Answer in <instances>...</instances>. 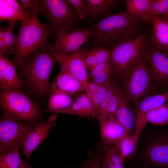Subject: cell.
I'll return each instance as SVG.
<instances>
[{"label": "cell", "mask_w": 168, "mask_h": 168, "mask_svg": "<svg viewBox=\"0 0 168 168\" xmlns=\"http://www.w3.org/2000/svg\"><path fill=\"white\" fill-rule=\"evenodd\" d=\"M141 20L126 12H119L96 24L92 35L98 45L112 49L135 37Z\"/></svg>", "instance_id": "1"}, {"label": "cell", "mask_w": 168, "mask_h": 168, "mask_svg": "<svg viewBox=\"0 0 168 168\" xmlns=\"http://www.w3.org/2000/svg\"><path fill=\"white\" fill-rule=\"evenodd\" d=\"M39 14L37 12L27 20L21 21L13 61L18 66L35 51L46 47L53 49V43L48 41L53 33L48 26L40 22Z\"/></svg>", "instance_id": "2"}, {"label": "cell", "mask_w": 168, "mask_h": 168, "mask_svg": "<svg viewBox=\"0 0 168 168\" xmlns=\"http://www.w3.org/2000/svg\"><path fill=\"white\" fill-rule=\"evenodd\" d=\"M56 61L52 48L46 47L33 53L18 67L34 90L44 94L48 90L50 74Z\"/></svg>", "instance_id": "3"}, {"label": "cell", "mask_w": 168, "mask_h": 168, "mask_svg": "<svg viewBox=\"0 0 168 168\" xmlns=\"http://www.w3.org/2000/svg\"><path fill=\"white\" fill-rule=\"evenodd\" d=\"M120 90L130 102L136 104L154 84L144 56L134 66L117 79Z\"/></svg>", "instance_id": "4"}, {"label": "cell", "mask_w": 168, "mask_h": 168, "mask_svg": "<svg viewBox=\"0 0 168 168\" xmlns=\"http://www.w3.org/2000/svg\"><path fill=\"white\" fill-rule=\"evenodd\" d=\"M149 40L140 35L111 50V77L117 79L134 66L145 55Z\"/></svg>", "instance_id": "5"}, {"label": "cell", "mask_w": 168, "mask_h": 168, "mask_svg": "<svg viewBox=\"0 0 168 168\" xmlns=\"http://www.w3.org/2000/svg\"><path fill=\"white\" fill-rule=\"evenodd\" d=\"M0 107L3 114L32 123L41 116L38 105L21 90L0 89Z\"/></svg>", "instance_id": "6"}, {"label": "cell", "mask_w": 168, "mask_h": 168, "mask_svg": "<svg viewBox=\"0 0 168 168\" xmlns=\"http://www.w3.org/2000/svg\"><path fill=\"white\" fill-rule=\"evenodd\" d=\"M37 12L44 16L54 34L75 29L79 19L68 0H40Z\"/></svg>", "instance_id": "7"}, {"label": "cell", "mask_w": 168, "mask_h": 168, "mask_svg": "<svg viewBox=\"0 0 168 168\" xmlns=\"http://www.w3.org/2000/svg\"><path fill=\"white\" fill-rule=\"evenodd\" d=\"M140 155L137 160L139 165L168 168V127L155 131Z\"/></svg>", "instance_id": "8"}, {"label": "cell", "mask_w": 168, "mask_h": 168, "mask_svg": "<svg viewBox=\"0 0 168 168\" xmlns=\"http://www.w3.org/2000/svg\"><path fill=\"white\" fill-rule=\"evenodd\" d=\"M20 121L3 114L1 117L0 154L22 147L26 136L35 125Z\"/></svg>", "instance_id": "9"}, {"label": "cell", "mask_w": 168, "mask_h": 168, "mask_svg": "<svg viewBox=\"0 0 168 168\" xmlns=\"http://www.w3.org/2000/svg\"><path fill=\"white\" fill-rule=\"evenodd\" d=\"M144 56L154 85L168 86V50L149 40Z\"/></svg>", "instance_id": "10"}, {"label": "cell", "mask_w": 168, "mask_h": 168, "mask_svg": "<svg viewBox=\"0 0 168 168\" xmlns=\"http://www.w3.org/2000/svg\"><path fill=\"white\" fill-rule=\"evenodd\" d=\"M92 33V30L87 28L74 29L58 32L55 34L53 51L60 54L73 52L88 41Z\"/></svg>", "instance_id": "11"}, {"label": "cell", "mask_w": 168, "mask_h": 168, "mask_svg": "<svg viewBox=\"0 0 168 168\" xmlns=\"http://www.w3.org/2000/svg\"><path fill=\"white\" fill-rule=\"evenodd\" d=\"M87 51L86 47H81L68 54H60L54 53L60 67L65 69L77 80L84 89L89 82L87 69L84 61V55Z\"/></svg>", "instance_id": "12"}, {"label": "cell", "mask_w": 168, "mask_h": 168, "mask_svg": "<svg viewBox=\"0 0 168 168\" xmlns=\"http://www.w3.org/2000/svg\"><path fill=\"white\" fill-rule=\"evenodd\" d=\"M57 116V113L50 115L47 121L37 124L27 134L22 147L23 152L27 159L41 142L48 138L49 130L55 125V121Z\"/></svg>", "instance_id": "13"}, {"label": "cell", "mask_w": 168, "mask_h": 168, "mask_svg": "<svg viewBox=\"0 0 168 168\" xmlns=\"http://www.w3.org/2000/svg\"><path fill=\"white\" fill-rule=\"evenodd\" d=\"M168 100V91L153 95H147L140 100L136 104V124L135 136L139 138L146 123L145 117L150 110L161 106Z\"/></svg>", "instance_id": "14"}, {"label": "cell", "mask_w": 168, "mask_h": 168, "mask_svg": "<svg viewBox=\"0 0 168 168\" xmlns=\"http://www.w3.org/2000/svg\"><path fill=\"white\" fill-rule=\"evenodd\" d=\"M52 93L63 94L74 97L82 92L84 89L81 83L64 68L60 67L59 72L50 86Z\"/></svg>", "instance_id": "15"}, {"label": "cell", "mask_w": 168, "mask_h": 168, "mask_svg": "<svg viewBox=\"0 0 168 168\" xmlns=\"http://www.w3.org/2000/svg\"><path fill=\"white\" fill-rule=\"evenodd\" d=\"M99 122L101 139L107 144V148L117 145L128 133L116 117L109 116Z\"/></svg>", "instance_id": "16"}, {"label": "cell", "mask_w": 168, "mask_h": 168, "mask_svg": "<svg viewBox=\"0 0 168 168\" xmlns=\"http://www.w3.org/2000/svg\"><path fill=\"white\" fill-rule=\"evenodd\" d=\"M37 12L24 8L16 0H0V20L16 22L25 21Z\"/></svg>", "instance_id": "17"}, {"label": "cell", "mask_w": 168, "mask_h": 168, "mask_svg": "<svg viewBox=\"0 0 168 168\" xmlns=\"http://www.w3.org/2000/svg\"><path fill=\"white\" fill-rule=\"evenodd\" d=\"M55 113L71 114L80 117L96 119L98 116V110L85 93L76 98L68 107Z\"/></svg>", "instance_id": "18"}, {"label": "cell", "mask_w": 168, "mask_h": 168, "mask_svg": "<svg viewBox=\"0 0 168 168\" xmlns=\"http://www.w3.org/2000/svg\"><path fill=\"white\" fill-rule=\"evenodd\" d=\"M119 88L115 82L110 79L105 97L100 104L97 119L98 122L109 116L116 117L119 107Z\"/></svg>", "instance_id": "19"}, {"label": "cell", "mask_w": 168, "mask_h": 168, "mask_svg": "<svg viewBox=\"0 0 168 168\" xmlns=\"http://www.w3.org/2000/svg\"><path fill=\"white\" fill-rule=\"evenodd\" d=\"M130 102L119 89V107L116 117L125 128L128 133L135 134L136 115L134 114Z\"/></svg>", "instance_id": "20"}, {"label": "cell", "mask_w": 168, "mask_h": 168, "mask_svg": "<svg viewBox=\"0 0 168 168\" xmlns=\"http://www.w3.org/2000/svg\"><path fill=\"white\" fill-rule=\"evenodd\" d=\"M152 34L150 41L163 49L168 50V23L158 16L152 19Z\"/></svg>", "instance_id": "21"}, {"label": "cell", "mask_w": 168, "mask_h": 168, "mask_svg": "<svg viewBox=\"0 0 168 168\" xmlns=\"http://www.w3.org/2000/svg\"><path fill=\"white\" fill-rule=\"evenodd\" d=\"M111 50L105 46L98 45L87 51L84 56V61L89 72L97 66L110 59Z\"/></svg>", "instance_id": "22"}, {"label": "cell", "mask_w": 168, "mask_h": 168, "mask_svg": "<svg viewBox=\"0 0 168 168\" xmlns=\"http://www.w3.org/2000/svg\"><path fill=\"white\" fill-rule=\"evenodd\" d=\"M138 139L135 134L127 133L117 144L124 163L132 158L136 150Z\"/></svg>", "instance_id": "23"}, {"label": "cell", "mask_w": 168, "mask_h": 168, "mask_svg": "<svg viewBox=\"0 0 168 168\" xmlns=\"http://www.w3.org/2000/svg\"><path fill=\"white\" fill-rule=\"evenodd\" d=\"M111 70L110 59L94 68L89 72L88 77L89 82L99 85L104 84L111 78Z\"/></svg>", "instance_id": "24"}, {"label": "cell", "mask_w": 168, "mask_h": 168, "mask_svg": "<svg viewBox=\"0 0 168 168\" xmlns=\"http://www.w3.org/2000/svg\"><path fill=\"white\" fill-rule=\"evenodd\" d=\"M89 16L96 17L109 12L119 2L116 0H85Z\"/></svg>", "instance_id": "25"}, {"label": "cell", "mask_w": 168, "mask_h": 168, "mask_svg": "<svg viewBox=\"0 0 168 168\" xmlns=\"http://www.w3.org/2000/svg\"><path fill=\"white\" fill-rule=\"evenodd\" d=\"M15 66L14 62L10 60L2 81L0 83V89H14L21 90L22 84L17 75Z\"/></svg>", "instance_id": "26"}, {"label": "cell", "mask_w": 168, "mask_h": 168, "mask_svg": "<svg viewBox=\"0 0 168 168\" xmlns=\"http://www.w3.org/2000/svg\"><path fill=\"white\" fill-rule=\"evenodd\" d=\"M105 152L101 161L102 168H125L118 144L107 148Z\"/></svg>", "instance_id": "27"}, {"label": "cell", "mask_w": 168, "mask_h": 168, "mask_svg": "<svg viewBox=\"0 0 168 168\" xmlns=\"http://www.w3.org/2000/svg\"><path fill=\"white\" fill-rule=\"evenodd\" d=\"M152 0H126V12L143 20L148 12Z\"/></svg>", "instance_id": "28"}, {"label": "cell", "mask_w": 168, "mask_h": 168, "mask_svg": "<svg viewBox=\"0 0 168 168\" xmlns=\"http://www.w3.org/2000/svg\"><path fill=\"white\" fill-rule=\"evenodd\" d=\"M74 97L62 93H52L49 100L48 111L56 113L66 109L73 102Z\"/></svg>", "instance_id": "29"}, {"label": "cell", "mask_w": 168, "mask_h": 168, "mask_svg": "<svg viewBox=\"0 0 168 168\" xmlns=\"http://www.w3.org/2000/svg\"><path fill=\"white\" fill-rule=\"evenodd\" d=\"M145 121L156 125H168V104L166 103L148 112Z\"/></svg>", "instance_id": "30"}, {"label": "cell", "mask_w": 168, "mask_h": 168, "mask_svg": "<svg viewBox=\"0 0 168 168\" xmlns=\"http://www.w3.org/2000/svg\"><path fill=\"white\" fill-rule=\"evenodd\" d=\"M20 148H14L0 154V168H19L23 161L20 156Z\"/></svg>", "instance_id": "31"}, {"label": "cell", "mask_w": 168, "mask_h": 168, "mask_svg": "<svg viewBox=\"0 0 168 168\" xmlns=\"http://www.w3.org/2000/svg\"><path fill=\"white\" fill-rule=\"evenodd\" d=\"M168 14V0H152L149 9L143 19L151 23L152 19Z\"/></svg>", "instance_id": "32"}, {"label": "cell", "mask_w": 168, "mask_h": 168, "mask_svg": "<svg viewBox=\"0 0 168 168\" xmlns=\"http://www.w3.org/2000/svg\"><path fill=\"white\" fill-rule=\"evenodd\" d=\"M16 22L14 21H8L6 26L3 28L5 47L2 55H5L9 54H14L17 36L13 33L12 30Z\"/></svg>", "instance_id": "33"}, {"label": "cell", "mask_w": 168, "mask_h": 168, "mask_svg": "<svg viewBox=\"0 0 168 168\" xmlns=\"http://www.w3.org/2000/svg\"><path fill=\"white\" fill-rule=\"evenodd\" d=\"M111 79V78H110ZM110 79L106 82L100 85L91 100L99 111L100 105L106 96L110 83Z\"/></svg>", "instance_id": "34"}, {"label": "cell", "mask_w": 168, "mask_h": 168, "mask_svg": "<svg viewBox=\"0 0 168 168\" xmlns=\"http://www.w3.org/2000/svg\"><path fill=\"white\" fill-rule=\"evenodd\" d=\"M79 19H83L89 16L88 10L84 0H68Z\"/></svg>", "instance_id": "35"}, {"label": "cell", "mask_w": 168, "mask_h": 168, "mask_svg": "<svg viewBox=\"0 0 168 168\" xmlns=\"http://www.w3.org/2000/svg\"><path fill=\"white\" fill-rule=\"evenodd\" d=\"M99 85L91 82H89L86 85L84 90L85 93L91 100L92 98Z\"/></svg>", "instance_id": "36"}, {"label": "cell", "mask_w": 168, "mask_h": 168, "mask_svg": "<svg viewBox=\"0 0 168 168\" xmlns=\"http://www.w3.org/2000/svg\"><path fill=\"white\" fill-rule=\"evenodd\" d=\"M9 60L5 55L0 54V83L2 81Z\"/></svg>", "instance_id": "37"}, {"label": "cell", "mask_w": 168, "mask_h": 168, "mask_svg": "<svg viewBox=\"0 0 168 168\" xmlns=\"http://www.w3.org/2000/svg\"><path fill=\"white\" fill-rule=\"evenodd\" d=\"M22 6L28 9H36L40 3V0H20Z\"/></svg>", "instance_id": "38"}, {"label": "cell", "mask_w": 168, "mask_h": 168, "mask_svg": "<svg viewBox=\"0 0 168 168\" xmlns=\"http://www.w3.org/2000/svg\"><path fill=\"white\" fill-rule=\"evenodd\" d=\"M99 154L96 155L91 162L89 168H101V161Z\"/></svg>", "instance_id": "39"}, {"label": "cell", "mask_w": 168, "mask_h": 168, "mask_svg": "<svg viewBox=\"0 0 168 168\" xmlns=\"http://www.w3.org/2000/svg\"><path fill=\"white\" fill-rule=\"evenodd\" d=\"M5 47V39L3 28L0 26V54H2Z\"/></svg>", "instance_id": "40"}, {"label": "cell", "mask_w": 168, "mask_h": 168, "mask_svg": "<svg viewBox=\"0 0 168 168\" xmlns=\"http://www.w3.org/2000/svg\"><path fill=\"white\" fill-rule=\"evenodd\" d=\"M19 168H31L28 164L22 161Z\"/></svg>", "instance_id": "41"}, {"label": "cell", "mask_w": 168, "mask_h": 168, "mask_svg": "<svg viewBox=\"0 0 168 168\" xmlns=\"http://www.w3.org/2000/svg\"><path fill=\"white\" fill-rule=\"evenodd\" d=\"M161 20L168 23V14L166 15L158 16Z\"/></svg>", "instance_id": "42"}, {"label": "cell", "mask_w": 168, "mask_h": 168, "mask_svg": "<svg viewBox=\"0 0 168 168\" xmlns=\"http://www.w3.org/2000/svg\"><path fill=\"white\" fill-rule=\"evenodd\" d=\"M133 168H152L150 167L138 165V166H135Z\"/></svg>", "instance_id": "43"}, {"label": "cell", "mask_w": 168, "mask_h": 168, "mask_svg": "<svg viewBox=\"0 0 168 168\" xmlns=\"http://www.w3.org/2000/svg\"><path fill=\"white\" fill-rule=\"evenodd\" d=\"M166 103H167V104H168V100L166 102Z\"/></svg>", "instance_id": "44"}]
</instances>
